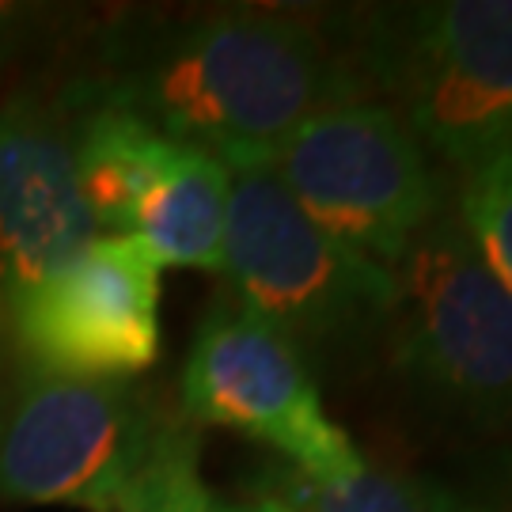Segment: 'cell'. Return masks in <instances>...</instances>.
I'll use <instances>...</instances> for the list:
<instances>
[{
  "instance_id": "5b68a950",
  "label": "cell",
  "mask_w": 512,
  "mask_h": 512,
  "mask_svg": "<svg viewBox=\"0 0 512 512\" xmlns=\"http://www.w3.org/2000/svg\"><path fill=\"white\" fill-rule=\"evenodd\" d=\"M266 167L323 232L384 270L444 209L418 137L387 103L361 95L315 110Z\"/></svg>"
},
{
  "instance_id": "30bf717a",
  "label": "cell",
  "mask_w": 512,
  "mask_h": 512,
  "mask_svg": "<svg viewBox=\"0 0 512 512\" xmlns=\"http://www.w3.org/2000/svg\"><path fill=\"white\" fill-rule=\"evenodd\" d=\"M232 171L202 148L175 141L148 186L129 236L145 239L160 266L217 270L224 255Z\"/></svg>"
},
{
  "instance_id": "9c48e42d",
  "label": "cell",
  "mask_w": 512,
  "mask_h": 512,
  "mask_svg": "<svg viewBox=\"0 0 512 512\" xmlns=\"http://www.w3.org/2000/svg\"><path fill=\"white\" fill-rule=\"evenodd\" d=\"M95 239L73 129L23 88L0 107V270L4 293L61 270Z\"/></svg>"
},
{
  "instance_id": "277c9868",
  "label": "cell",
  "mask_w": 512,
  "mask_h": 512,
  "mask_svg": "<svg viewBox=\"0 0 512 512\" xmlns=\"http://www.w3.org/2000/svg\"><path fill=\"white\" fill-rule=\"evenodd\" d=\"M220 274L247 311L296 346L353 342L387 327L395 274L323 232L266 164L228 167Z\"/></svg>"
},
{
  "instance_id": "9a60e30c",
  "label": "cell",
  "mask_w": 512,
  "mask_h": 512,
  "mask_svg": "<svg viewBox=\"0 0 512 512\" xmlns=\"http://www.w3.org/2000/svg\"><path fill=\"white\" fill-rule=\"evenodd\" d=\"M224 512H293V509L281 505V501H274V497L251 494L247 501H239V505H224Z\"/></svg>"
},
{
  "instance_id": "7a4b0ae2",
  "label": "cell",
  "mask_w": 512,
  "mask_h": 512,
  "mask_svg": "<svg viewBox=\"0 0 512 512\" xmlns=\"http://www.w3.org/2000/svg\"><path fill=\"white\" fill-rule=\"evenodd\" d=\"M391 361L429 414L512 440V296L482 262L456 209H440L399 258Z\"/></svg>"
},
{
  "instance_id": "5bb4252c",
  "label": "cell",
  "mask_w": 512,
  "mask_h": 512,
  "mask_svg": "<svg viewBox=\"0 0 512 512\" xmlns=\"http://www.w3.org/2000/svg\"><path fill=\"white\" fill-rule=\"evenodd\" d=\"M429 512H512V440L421 478Z\"/></svg>"
},
{
  "instance_id": "8fae6325",
  "label": "cell",
  "mask_w": 512,
  "mask_h": 512,
  "mask_svg": "<svg viewBox=\"0 0 512 512\" xmlns=\"http://www.w3.org/2000/svg\"><path fill=\"white\" fill-rule=\"evenodd\" d=\"M251 494L274 497L293 512H429L421 478L395 475L365 459L338 478H315L289 463H266L251 478Z\"/></svg>"
},
{
  "instance_id": "6da1fadb",
  "label": "cell",
  "mask_w": 512,
  "mask_h": 512,
  "mask_svg": "<svg viewBox=\"0 0 512 512\" xmlns=\"http://www.w3.org/2000/svg\"><path fill=\"white\" fill-rule=\"evenodd\" d=\"M357 92L361 80L308 19L220 12L183 27L99 95L224 167H243L270 164L300 122Z\"/></svg>"
},
{
  "instance_id": "ba28073f",
  "label": "cell",
  "mask_w": 512,
  "mask_h": 512,
  "mask_svg": "<svg viewBox=\"0 0 512 512\" xmlns=\"http://www.w3.org/2000/svg\"><path fill=\"white\" fill-rule=\"evenodd\" d=\"M160 258L137 236H95L61 270L4 293L38 376L129 380L160 357Z\"/></svg>"
},
{
  "instance_id": "7c38bea8",
  "label": "cell",
  "mask_w": 512,
  "mask_h": 512,
  "mask_svg": "<svg viewBox=\"0 0 512 512\" xmlns=\"http://www.w3.org/2000/svg\"><path fill=\"white\" fill-rule=\"evenodd\" d=\"M118 512H224L202 478L198 437L179 421H160Z\"/></svg>"
},
{
  "instance_id": "4fadbf2b",
  "label": "cell",
  "mask_w": 512,
  "mask_h": 512,
  "mask_svg": "<svg viewBox=\"0 0 512 512\" xmlns=\"http://www.w3.org/2000/svg\"><path fill=\"white\" fill-rule=\"evenodd\" d=\"M456 213L482 262L512 296V156L467 175Z\"/></svg>"
},
{
  "instance_id": "3957f363",
  "label": "cell",
  "mask_w": 512,
  "mask_h": 512,
  "mask_svg": "<svg viewBox=\"0 0 512 512\" xmlns=\"http://www.w3.org/2000/svg\"><path fill=\"white\" fill-rule=\"evenodd\" d=\"M357 50L425 156L467 175L512 156V0L380 8Z\"/></svg>"
},
{
  "instance_id": "8992f818",
  "label": "cell",
  "mask_w": 512,
  "mask_h": 512,
  "mask_svg": "<svg viewBox=\"0 0 512 512\" xmlns=\"http://www.w3.org/2000/svg\"><path fill=\"white\" fill-rule=\"evenodd\" d=\"M183 414L198 425L236 429L315 478L361 467L342 425L327 418L304 353L239 300H220L202 319L183 368Z\"/></svg>"
},
{
  "instance_id": "52a82bcc",
  "label": "cell",
  "mask_w": 512,
  "mask_h": 512,
  "mask_svg": "<svg viewBox=\"0 0 512 512\" xmlns=\"http://www.w3.org/2000/svg\"><path fill=\"white\" fill-rule=\"evenodd\" d=\"M160 421L126 380L31 376L0 421V497L118 512Z\"/></svg>"
}]
</instances>
